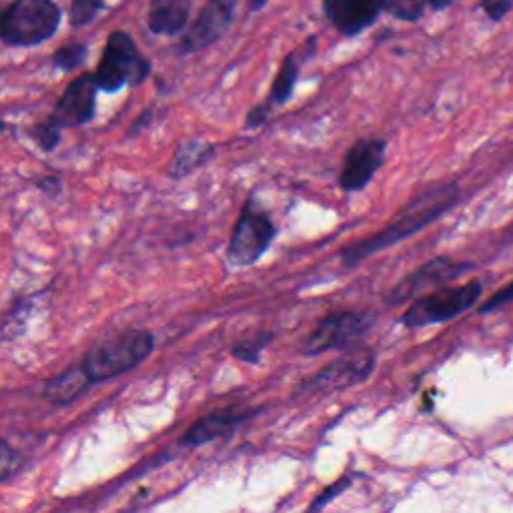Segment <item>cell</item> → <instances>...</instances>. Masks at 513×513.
Returning <instances> with one entry per match:
<instances>
[{
	"label": "cell",
	"mask_w": 513,
	"mask_h": 513,
	"mask_svg": "<svg viewBox=\"0 0 513 513\" xmlns=\"http://www.w3.org/2000/svg\"><path fill=\"white\" fill-rule=\"evenodd\" d=\"M457 201H459L457 183H441L423 191L421 195L411 199L383 229L343 247L339 253L343 265L353 267L375 253L405 241L407 237L415 235L417 231L425 229L427 225L437 221L441 215H445Z\"/></svg>",
	"instance_id": "obj_1"
},
{
	"label": "cell",
	"mask_w": 513,
	"mask_h": 513,
	"mask_svg": "<svg viewBox=\"0 0 513 513\" xmlns=\"http://www.w3.org/2000/svg\"><path fill=\"white\" fill-rule=\"evenodd\" d=\"M153 345L155 339L149 331L127 329L93 345L81 359V365L91 383L109 381L137 369L151 355Z\"/></svg>",
	"instance_id": "obj_2"
},
{
	"label": "cell",
	"mask_w": 513,
	"mask_h": 513,
	"mask_svg": "<svg viewBox=\"0 0 513 513\" xmlns=\"http://www.w3.org/2000/svg\"><path fill=\"white\" fill-rule=\"evenodd\" d=\"M61 23L53 0H15L0 11V41L11 47H33L49 41Z\"/></svg>",
	"instance_id": "obj_3"
},
{
	"label": "cell",
	"mask_w": 513,
	"mask_h": 513,
	"mask_svg": "<svg viewBox=\"0 0 513 513\" xmlns=\"http://www.w3.org/2000/svg\"><path fill=\"white\" fill-rule=\"evenodd\" d=\"M479 295L481 281L477 279L457 287H439L427 295L415 297V301L403 311L399 321L409 329L447 323L471 309L477 303Z\"/></svg>",
	"instance_id": "obj_4"
},
{
	"label": "cell",
	"mask_w": 513,
	"mask_h": 513,
	"mask_svg": "<svg viewBox=\"0 0 513 513\" xmlns=\"http://www.w3.org/2000/svg\"><path fill=\"white\" fill-rule=\"evenodd\" d=\"M151 75V63L141 55L131 35L115 31L105 47L103 59L95 73L99 89L117 93L127 85H141Z\"/></svg>",
	"instance_id": "obj_5"
},
{
	"label": "cell",
	"mask_w": 513,
	"mask_h": 513,
	"mask_svg": "<svg viewBox=\"0 0 513 513\" xmlns=\"http://www.w3.org/2000/svg\"><path fill=\"white\" fill-rule=\"evenodd\" d=\"M375 325L373 311H335L325 315L303 343L305 355L349 351L363 345Z\"/></svg>",
	"instance_id": "obj_6"
},
{
	"label": "cell",
	"mask_w": 513,
	"mask_h": 513,
	"mask_svg": "<svg viewBox=\"0 0 513 513\" xmlns=\"http://www.w3.org/2000/svg\"><path fill=\"white\" fill-rule=\"evenodd\" d=\"M375 363V351L365 345L343 351L341 357L325 365L315 375L307 377L299 385V393H331L355 387L371 377Z\"/></svg>",
	"instance_id": "obj_7"
},
{
	"label": "cell",
	"mask_w": 513,
	"mask_h": 513,
	"mask_svg": "<svg viewBox=\"0 0 513 513\" xmlns=\"http://www.w3.org/2000/svg\"><path fill=\"white\" fill-rule=\"evenodd\" d=\"M473 265L471 263H463V261H455L451 257H435L427 263H423L421 267H417L415 271H411L409 275H405L401 281H397L385 295L383 301L389 307L395 305H403L405 301H411L415 297H419L423 291L427 289H439L455 279H459L465 271H469Z\"/></svg>",
	"instance_id": "obj_8"
},
{
	"label": "cell",
	"mask_w": 513,
	"mask_h": 513,
	"mask_svg": "<svg viewBox=\"0 0 513 513\" xmlns=\"http://www.w3.org/2000/svg\"><path fill=\"white\" fill-rule=\"evenodd\" d=\"M275 233L277 229L273 221L265 213H257L247 205L231 233L227 249L229 261L237 267L255 265L271 247Z\"/></svg>",
	"instance_id": "obj_9"
},
{
	"label": "cell",
	"mask_w": 513,
	"mask_h": 513,
	"mask_svg": "<svg viewBox=\"0 0 513 513\" xmlns=\"http://www.w3.org/2000/svg\"><path fill=\"white\" fill-rule=\"evenodd\" d=\"M387 143L383 139H361L347 151L339 173V185L345 193L363 191L375 173L383 167Z\"/></svg>",
	"instance_id": "obj_10"
},
{
	"label": "cell",
	"mask_w": 513,
	"mask_h": 513,
	"mask_svg": "<svg viewBox=\"0 0 513 513\" xmlns=\"http://www.w3.org/2000/svg\"><path fill=\"white\" fill-rule=\"evenodd\" d=\"M235 5L237 0H209L201 15L195 19V23L181 39L177 53L191 55L219 41L233 23Z\"/></svg>",
	"instance_id": "obj_11"
},
{
	"label": "cell",
	"mask_w": 513,
	"mask_h": 513,
	"mask_svg": "<svg viewBox=\"0 0 513 513\" xmlns=\"http://www.w3.org/2000/svg\"><path fill=\"white\" fill-rule=\"evenodd\" d=\"M99 91L101 89H99V83H97L95 75H81V77H77L67 87L63 97L59 99L51 119L57 125H61L63 129L65 127L87 125L95 117L97 93Z\"/></svg>",
	"instance_id": "obj_12"
},
{
	"label": "cell",
	"mask_w": 513,
	"mask_h": 513,
	"mask_svg": "<svg viewBox=\"0 0 513 513\" xmlns=\"http://www.w3.org/2000/svg\"><path fill=\"white\" fill-rule=\"evenodd\" d=\"M323 9L341 35L355 37L377 21L383 0H323Z\"/></svg>",
	"instance_id": "obj_13"
},
{
	"label": "cell",
	"mask_w": 513,
	"mask_h": 513,
	"mask_svg": "<svg viewBox=\"0 0 513 513\" xmlns=\"http://www.w3.org/2000/svg\"><path fill=\"white\" fill-rule=\"evenodd\" d=\"M249 415L251 411L237 409V407H225V409L213 411L189 427V431L183 437V443L189 447H199L213 439L225 437L233 433L243 421H247Z\"/></svg>",
	"instance_id": "obj_14"
},
{
	"label": "cell",
	"mask_w": 513,
	"mask_h": 513,
	"mask_svg": "<svg viewBox=\"0 0 513 513\" xmlns=\"http://www.w3.org/2000/svg\"><path fill=\"white\" fill-rule=\"evenodd\" d=\"M191 0H155L149 11V29L155 35H177L189 21Z\"/></svg>",
	"instance_id": "obj_15"
},
{
	"label": "cell",
	"mask_w": 513,
	"mask_h": 513,
	"mask_svg": "<svg viewBox=\"0 0 513 513\" xmlns=\"http://www.w3.org/2000/svg\"><path fill=\"white\" fill-rule=\"evenodd\" d=\"M315 51V39H309L307 45L299 51H293L291 55L285 57L277 77H275V83L271 87V95H269V103H275V105H285L291 95H293V89H295V83L299 79V71H301V65L303 61Z\"/></svg>",
	"instance_id": "obj_16"
},
{
	"label": "cell",
	"mask_w": 513,
	"mask_h": 513,
	"mask_svg": "<svg viewBox=\"0 0 513 513\" xmlns=\"http://www.w3.org/2000/svg\"><path fill=\"white\" fill-rule=\"evenodd\" d=\"M93 385L89 375L85 373L81 361L75 367H69L65 373L57 375L55 379H51L45 385L43 395L53 403V405H67L71 401H75L81 393H85V389Z\"/></svg>",
	"instance_id": "obj_17"
},
{
	"label": "cell",
	"mask_w": 513,
	"mask_h": 513,
	"mask_svg": "<svg viewBox=\"0 0 513 513\" xmlns=\"http://www.w3.org/2000/svg\"><path fill=\"white\" fill-rule=\"evenodd\" d=\"M213 153H215V147L209 145V143H201V141L183 143L177 149L175 159L171 163V169H169L171 177L181 179V177L197 171Z\"/></svg>",
	"instance_id": "obj_18"
},
{
	"label": "cell",
	"mask_w": 513,
	"mask_h": 513,
	"mask_svg": "<svg viewBox=\"0 0 513 513\" xmlns=\"http://www.w3.org/2000/svg\"><path fill=\"white\" fill-rule=\"evenodd\" d=\"M273 341V333H259L249 339H241L231 347V355L243 363H257L263 349Z\"/></svg>",
	"instance_id": "obj_19"
},
{
	"label": "cell",
	"mask_w": 513,
	"mask_h": 513,
	"mask_svg": "<svg viewBox=\"0 0 513 513\" xmlns=\"http://www.w3.org/2000/svg\"><path fill=\"white\" fill-rule=\"evenodd\" d=\"M425 0H383V11L391 17L407 23H415L423 17Z\"/></svg>",
	"instance_id": "obj_20"
},
{
	"label": "cell",
	"mask_w": 513,
	"mask_h": 513,
	"mask_svg": "<svg viewBox=\"0 0 513 513\" xmlns=\"http://www.w3.org/2000/svg\"><path fill=\"white\" fill-rule=\"evenodd\" d=\"M87 45L83 43H73V45H67L63 49H59L53 57V63L57 69L61 71H73L77 67H81L87 59Z\"/></svg>",
	"instance_id": "obj_21"
},
{
	"label": "cell",
	"mask_w": 513,
	"mask_h": 513,
	"mask_svg": "<svg viewBox=\"0 0 513 513\" xmlns=\"http://www.w3.org/2000/svg\"><path fill=\"white\" fill-rule=\"evenodd\" d=\"M61 131H63V127L57 125L53 119H49L41 125H35L31 129V137L43 151H53L61 141Z\"/></svg>",
	"instance_id": "obj_22"
},
{
	"label": "cell",
	"mask_w": 513,
	"mask_h": 513,
	"mask_svg": "<svg viewBox=\"0 0 513 513\" xmlns=\"http://www.w3.org/2000/svg\"><path fill=\"white\" fill-rule=\"evenodd\" d=\"M101 7H103V0H73L71 15H69L71 25L75 27L89 25L97 17Z\"/></svg>",
	"instance_id": "obj_23"
},
{
	"label": "cell",
	"mask_w": 513,
	"mask_h": 513,
	"mask_svg": "<svg viewBox=\"0 0 513 513\" xmlns=\"http://www.w3.org/2000/svg\"><path fill=\"white\" fill-rule=\"evenodd\" d=\"M513 301V281L507 283L505 287H501L497 293H493L483 305L477 307V313H489V311H495L507 303Z\"/></svg>",
	"instance_id": "obj_24"
},
{
	"label": "cell",
	"mask_w": 513,
	"mask_h": 513,
	"mask_svg": "<svg viewBox=\"0 0 513 513\" xmlns=\"http://www.w3.org/2000/svg\"><path fill=\"white\" fill-rule=\"evenodd\" d=\"M349 485H351V477H341L337 483H333V485H329L325 491H321V493L317 495V499L309 505V509L315 511V509L325 507L331 499H335L339 493H343Z\"/></svg>",
	"instance_id": "obj_25"
},
{
	"label": "cell",
	"mask_w": 513,
	"mask_h": 513,
	"mask_svg": "<svg viewBox=\"0 0 513 513\" xmlns=\"http://www.w3.org/2000/svg\"><path fill=\"white\" fill-rule=\"evenodd\" d=\"M17 461V453L15 449L9 445V441L5 437H0V481H5Z\"/></svg>",
	"instance_id": "obj_26"
},
{
	"label": "cell",
	"mask_w": 513,
	"mask_h": 513,
	"mask_svg": "<svg viewBox=\"0 0 513 513\" xmlns=\"http://www.w3.org/2000/svg\"><path fill=\"white\" fill-rule=\"evenodd\" d=\"M481 9L491 21L497 23L513 9V0H481Z\"/></svg>",
	"instance_id": "obj_27"
},
{
	"label": "cell",
	"mask_w": 513,
	"mask_h": 513,
	"mask_svg": "<svg viewBox=\"0 0 513 513\" xmlns=\"http://www.w3.org/2000/svg\"><path fill=\"white\" fill-rule=\"evenodd\" d=\"M267 117H269V103L267 105H259V107L249 111L245 127L247 129H257V127H261L267 121Z\"/></svg>",
	"instance_id": "obj_28"
},
{
	"label": "cell",
	"mask_w": 513,
	"mask_h": 513,
	"mask_svg": "<svg viewBox=\"0 0 513 513\" xmlns=\"http://www.w3.org/2000/svg\"><path fill=\"white\" fill-rule=\"evenodd\" d=\"M451 3H453V0H427V5H429L433 11H443V9H447Z\"/></svg>",
	"instance_id": "obj_29"
},
{
	"label": "cell",
	"mask_w": 513,
	"mask_h": 513,
	"mask_svg": "<svg viewBox=\"0 0 513 513\" xmlns=\"http://www.w3.org/2000/svg\"><path fill=\"white\" fill-rule=\"evenodd\" d=\"M267 3H269V0H249V9L251 11H261Z\"/></svg>",
	"instance_id": "obj_30"
},
{
	"label": "cell",
	"mask_w": 513,
	"mask_h": 513,
	"mask_svg": "<svg viewBox=\"0 0 513 513\" xmlns=\"http://www.w3.org/2000/svg\"><path fill=\"white\" fill-rule=\"evenodd\" d=\"M3 131H7V123L0 121V133H3Z\"/></svg>",
	"instance_id": "obj_31"
}]
</instances>
